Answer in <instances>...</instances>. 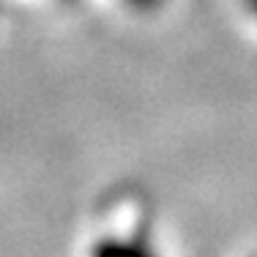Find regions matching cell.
<instances>
[{
  "instance_id": "obj_1",
  "label": "cell",
  "mask_w": 257,
  "mask_h": 257,
  "mask_svg": "<svg viewBox=\"0 0 257 257\" xmlns=\"http://www.w3.org/2000/svg\"><path fill=\"white\" fill-rule=\"evenodd\" d=\"M93 257H156L143 241H120V238H104L96 243Z\"/></svg>"
},
{
  "instance_id": "obj_3",
  "label": "cell",
  "mask_w": 257,
  "mask_h": 257,
  "mask_svg": "<svg viewBox=\"0 0 257 257\" xmlns=\"http://www.w3.org/2000/svg\"><path fill=\"white\" fill-rule=\"evenodd\" d=\"M249 6L254 9V14H257V0H249Z\"/></svg>"
},
{
  "instance_id": "obj_2",
  "label": "cell",
  "mask_w": 257,
  "mask_h": 257,
  "mask_svg": "<svg viewBox=\"0 0 257 257\" xmlns=\"http://www.w3.org/2000/svg\"><path fill=\"white\" fill-rule=\"evenodd\" d=\"M128 6H134L137 11H154V9H159L162 6V0H126Z\"/></svg>"
}]
</instances>
